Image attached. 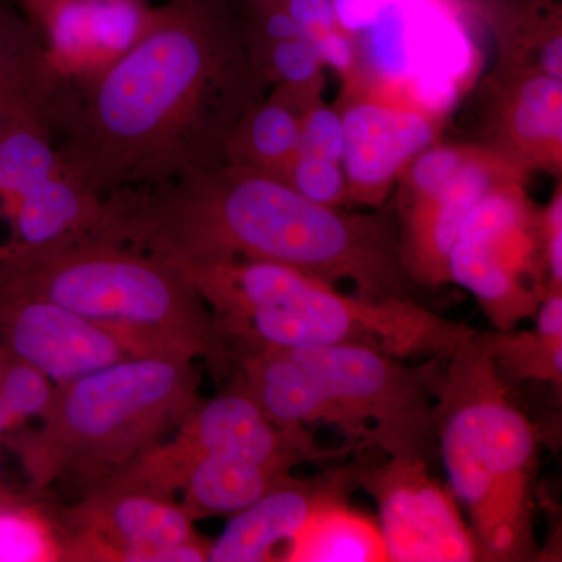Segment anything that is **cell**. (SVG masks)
I'll list each match as a JSON object with an SVG mask.
<instances>
[{"instance_id":"obj_1","label":"cell","mask_w":562,"mask_h":562,"mask_svg":"<svg viewBox=\"0 0 562 562\" xmlns=\"http://www.w3.org/2000/svg\"><path fill=\"white\" fill-rule=\"evenodd\" d=\"M268 92L233 0H162L120 58L69 83L55 146L98 198L158 187L225 165L233 127Z\"/></svg>"},{"instance_id":"obj_2","label":"cell","mask_w":562,"mask_h":562,"mask_svg":"<svg viewBox=\"0 0 562 562\" xmlns=\"http://www.w3.org/2000/svg\"><path fill=\"white\" fill-rule=\"evenodd\" d=\"M103 238L173 266L266 261L357 294L417 301L392 203L371 213L303 198L279 177L225 165L106 198ZM419 302V301H417Z\"/></svg>"},{"instance_id":"obj_3","label":"cell","mask_w":562,"mask_h":562,"mask_svg":"<svg viewBox=\"0 0 562 562\" xmlns=\"http://www.w3.org/2000/svg\"><path fill=\"white\" fill-rule=\"evenodd\" d=\"M202 295L231 361L265 349L368 347L398 360L449 357L475 328L417 301L342 294L335 284L266 261L176 266Z\"/></svg>"},{"instance_id":"obj_4","label":"cell","mask_w":562,"mask_h":562,"mask_svg":"<svg viewBox=\"0 0 562 562\" xmlns=\"http://www.w3.org/2000/svg\"><path fill=\"white\" fill-rule=\"evenodd\" d=\"M43 299L114 333L135 357L202 358L231 372L202 295L171 262L147 251L87 236L60 246H3L0 301Z\"/></svg>"},{"instance_id":"obj_5","label":"cell","mask_w":562,"mask_h":562,"mask_svg":"<svg viewBox=\"0 0 562 562\" xmlns=\"http://www.w3.org/2000/svg\"><path fill=\"white\" fill-rule=\"evenodd\" d=\"M473 336L446 358L436 386L438 457L482 561H536L541 432Z\"/></svg>"},{"instance_id":"obj_6","label":"cell","mask_w":562,"mask_h":562,"mask_svg":"<svg viewBox=\"0 0 562 562\" xmlns=\"http://www.w3.org/2000/svg\"><path fill=\"white\" fill-rule=\"evenodd\" d=\"M194 360L144 355L57 384L40 428L7 436L35 491L81 498L116 480L202 401Z\"/></svg>"},{"instance_id":"obj_7","label":"cell","mask_w":562,"mask_h":562,"mask_svg":"<svg viewBox=\"0 0 562 562\" xmlns=\"http://www.w3.org/2000/svg\"><path fill=\"white\" fill-rule=\"evenodd\" d=\"M284 350L313 373L349 443L428 464L438 457L435 392L447 357L413 366L368 347Z\"/></svg>"},{"instance_id":"obj_8","label":"cell","mask_w":562,"mask_h":562,"mask_svg":"<svg viewBox=\"0 0 562 562\" xmlns=\"http://www.w3.org/2000/svg\"><path fill=\"white\" fill-rule=\"evenodd\" d=\"M527 183L506 181L487 192L450 251V283L471 292L495 331L530 319L550 291L542 206Z\"/></svg>"},{"instance_id":"obj_9","label":"cell","mask_w":562,"mask_h":562,"mask_svg":"<svg viewBox=\"0 0 562 562\" xmlns=\"http://www.w3.org/2000/svg\"><path fill=\"white\" fill-rule=\"evenodd\" d=\"M528 177L472 140H438L422 150L391 198L403 266L414 283L449 284L450 251L476 203L498 184Z\"/></svg>"},{"instance_id":"obj_10","label":"cell","mask_w":562,"mask_h":562,"mask_svg":"<svg viewBox=\"0 0 562 562\" xmlns=\"http://www.w3.org/2000/svg\"><path fill=\"white\" fill-rule=\"evenodd\" d=\"M357 450L353 443L327 449L305 427H281L246 392L232 386L209 401L202 398L177 427L172 441L158 443L113 483L172 495L181 490L191 465L206 454H227L292 472L299 465Z\"/></svg>"},{"instance_id":"obj_11","label":"cell","mask_w":562,"mask_h":562,"mask_svg":"<svg viewBox=\"0 0 562 562\" xmlns=\"http://www.w3.org/2000/svg\"><path fill=\"white\" fill-rule=\"evenodd\" d=\"M63 561L202 562L210 542L172 495L106 484L55 514Z\"/></svg>"},{"instance_id":"obj_12","label":"cell","mask_w":562,"mask_h":562,"mask_svg":"<svg viewBox=\"0 0 562 562\" xmlns=\"http://www.w3.org/2000/svg\"><path fill=\"white\" fill-rule=\"evenodd\" d=\"M373 453L355 452L358 487L375 502L390 561H482L460 503L449 484L432 475L427 461L386 454L379 460Z\"/></svg>"},{"instance_id":"obj_13","label":"cell","mask_w":562,"mask_h":562,"mask_svg":"<svg viewBox=\"0 0 562 562\" xmlns=\"http://www.w3.org/2000/svg\"><path fill=\"white\" fill-rule=\"evenodd\" d=\"M333 105L342 120V169L350 205L379 210L422 150L442 139L447 117L361 92L342 91Z\"/></svg>"},{"instance_id":"obj_14","label":"cell","mask_w":562,"mask_h":562,"mask_svg":"<svg viewBox=\"0 0 562 562\" xmlns=\"http://www.w3.org/2000/svg\"><path fill=\"white\" fill-rule=\"evenodd\" d=\"M476 139L525 173L562 177V80L492 66L479 85Z\"/></svg>"},{"instance_id":"obj_15","label":"cell","mask_w":562,"mask_h":562,"mask_svg":"<svg viewBox=\"0 0 562 562\" xmlns=\"http://www.w3.org/2000/svg\"><path fill=\"white\" fill-rule=\"evenodd\" d=\"M0 347L55 386L135 357L102 325L43 299L0 301Z\"/></svg>"},{"instance_id":"obj_16","label":"cell","mask_w":562,"mask_h":562,"mask_svg":"<svg viewBox=\"0 0 562 562\" xmlns=\"http://www.w3.org/2000/svg\"><path fill=\"white\" fill-rule=\"evenodd\" d=\"M355 490H360L357 454L344 468L316 473L310 479L291 475L243 512L233 514L220 538L210 542L209 561H273L277 549L286 546L316 509L350 498Z\"/></svg>"},{"instance_id":"obj_17","label":"cell","mask_w":562,"mask_h":562,"mask_svg":"<svg viewBox=\"0 0 562 562\" xmlns=\"http://www.w3.org/2000/svg\"><path fill=\"white\" fill-rule=\"evenodd\" d=\"M68 92L43 32L20 5L0 0V139L25 127L57 135Z\"/></svg>"},{"instance_id":"obj_18","label":"cell","mask_w":562,"mask_h":562,"mask_svg":"<svg viewBox=\"0 0 562 562\" xmlns=\"http://www.w3.org/2000/svg\"><path fill=\"white\" fill-rule=\"evenodd\" d=\"M151 9L135 0H61L41 27L55 68L69 83L98 76L138 40Z\"/></svg>"},{"instance_id":"obj_19","label":"cell","mask_w":562,"mask_h":562,"mask_svg":"<svg viewBox=\"0 0 562 562\" xmlns=\"http://www.w3.org/2000/svg\"><path fill=\"white\" fill-rule=\"evenodd\" d=\"M244 43L269 90L308 110L324 101L325 66L281 0L239 2Z\"/></svg>"},{"instance_id":"obj_20","label":"cell","mask_w":562,"mask_h":562,"mask_svg":"<svg viewBox=\"0 0 562 562\" xmlns=\"http://www.w3.org/2000/svg\"><path fill=\"white\" fill-rule=\"evenodd\" d=\"M530 331H479L475 342L508 382L562 386V291H549Z\"/></svg>"},{"instance_id":"obj_21","label":"cell","mask_w":562,"mask_h":562,"mask_svg":"<svg viewBox=\"0 0 562 562\" xmlns=\"http://www.w3.org/2000/svg\"><path fill=\"white\" fill-rule=\"evenodd\" d=\"M292 472L227 454H206L184 476V512L192 519L233 516L286 482Z\"/></svg>"},{"instance_id":"obj_22","label":"cell","mask_w":562,"mask_h":562,"mask_svg":"<svg viewBox=\"0 0 562 562\" xmlns=\"http://www.w3.org/2000/svg\"><path fill=\"white\" fill-rule=\"evenodd\" d=\"M305 111L280 92L269 90L233 127L225 147L228 165L280 179L301 146Z\"/></svg>"},{"instance_id":"obj_23","label":"cell","mask_w":562,"mask_h":562,"mask_svg":"<svg viewBox=\"0 0 562 562\" xmlns=\"http://www.w3.org/2000/svg\"><path fill=\"white\" fill-rule=\"evenodd\" d=\"M288 562H387L379 522L351 508L349 498L321 506L284 546Z\"/></svg>"},{"instance_id":"obj_24","label":"cell","mask_w":562,"mask_h":562,"mask_svg":"<svg viewBox=\"0 0 562 562\" xmlns=\"http://www.w3.org/2000/svg\"><path fill=\"white\" fill-rule=\"evenodd\" d=\"M494 66L535 70L562 80V7H550L494 36Z\"/></svg>"},{"instance_id":"obj_25","label":"cell","mask_w":562,"mask_h":562,"mask_svg":"<svg viewBox=\"0 0 562 562\" xmlns=\"http://www.w3.org/2000/svg\"><path fill=\"white\" fill-rule=\"evenodd\" d=\"M63 561L55 514L0 492V562Z\"/></svg>"},{"instance_id":"obj_26","label":"cell","mask_w":562,"mask_h":562,"mask_svg":"<svg viewBox=\"0 0 562 562\" xmlns=\"http://www.w3.org/2000/svg\"><path fill=\"white\" fill-rule=\"evenodd\" d=\"M54 391L47 376L0 347V402L22 425L32 417L41 419Z\"/></svg>"},{"instance_id":"obj_27","label":"cell","mask_w":562,"mask_h":562,"mask_svg":"<svg viewBox=\"0 0 562 562\" xmlns=\"http://www.w3.org/2000/svg\"><path fill=\"white\" fill-rule=\"evenodd\" d=\"M280 179L301 192L303 198L321 205L331 206V209L351 206L341 162L297 154Z\"/></svg>"},{"instance_id":"obj_28","label":"cell","mask_w":562,"mask_h":562,"mask_svg":"<svg viewBox=\"0 0 562 562\" xmlns=\"http://www.w3.org/2000/svg\"><path fill=\"white\" fill-rule=\"evenodd\" d=\"M342 120L338 109L324 101L314 103L303 113L297 154L313 155L342 165Z\"/></svg>"},{"instance_id":"obj_29","label":"cell","mask_w":562,"mask_h":562,"mask_svg":"<svg viewBox=\"0 0 562 562\" xmlns=\"http://www.w3.org/2000/svg\"><path fill=\"white\" fill-rule=\"evenodd\" d=\"M473 16L482 18L492 35L508 31L513 25L530 20L561 0H461Z\"/></svg>"},{"instance_id":"obj_30","label":"cell","mask_w":562,"mask_h":562,"mask_svg":"<svg viewBox=\"0 0 562 562\" xmlns=\"http://www.w3.org/2000/svg\"><path fill=\"white\" fill-rule=\"evenodd\" d=\"M412 2L417 0H333L339 24L355 41V46L387 11Z\"/></svg>"},{"instance_id":"obj_31","label":"cell","mask_w":562,"mask_h":562,"mask_svg":"<svg viewBox=\"0 0 562 562\" xmlns=\"http://www.w3.org/2000/svg\"><path fill=\"white\" fill-rule=\"evenodd\" d=\"M310 43L341 27L333 0H281Z\"/></svg>"},{"instance_id":"obj_32","label":"cell","mask_w":562,"mask_h":562,"mask_svg":"<svg viewBox=\"0 0 562 562\" xmlns=\"http://www.w3.org/2000/svg\"><path fill=\"white\" fill-rule=\"evenodd\" d=\"M543 243L550 291H562V183L558 180L549 203L542 206Z\"/></svg>"},{"instance_id":"obj_33","label":"cell","mask_w":562,"mask_h":562,"mask_svg":"<svg viewBox=\"0 0 562 562\" xmlns=\"http://www.w3.org/2000/svg\"><path fill=\"white\" fill-rule=\"evenodd\" d=\"M58 2H61V0H18V5L21 7V10L27 14L29 20L41 31L47 14L50 13V10L54 9Z\"/></svg>"},{"instance_id":"obj_34","label":"cell","mask_w":562,"mask_h":562,"mask_svg":"<svg viewBox=\"0 0 562 562\" xmlns=\"http://www.w3.org/2000/svg\"><path fill=\"white\" fill-rule=\"evenodd\" d=\"M22 427H24V425H22L21 422L3 406V403L0 402V438H5V436H10L11 432L21 430Z\"/></svg>"},{"instance_id":"obj_35","label":"cell","mask_w":562,"mask_h":562,"mask_svg":"<svg viewBox=\"0 0 562 562\" xmlns=\"http://www.w3.org/2000/svg\"><path fill=\"white\" fill-rule=\"evenodd\" d=\"M135 2L146 3V5H155V3H160L162 0H135Z\"/></svg>"},{"instance_id":"obj_36","label":"cell","mask_w":562,"mask_h":562,"mask_svg":"<svg viewBox=\"0 0 562 562\" xmlns=\"http://www.w3.org/2000/svg\"><path fill=\"white\" fill-rule=\"evenodd\" d=\"M238 2H273V0H238Z\"/></svg>"},{"instance_id":"obj_37","label":"cell","mask_w":562,"mask_h":562,"mask_svg":"<svg viewBox=\"0 0 562 562\" xmlns=\"http://www.w3.org/2000/svg\"><path fill=\"white\" fill-rule=\"evenodd\" d=\"M3 255V247H0V257Z\"/></svg>"}]
</instances>
